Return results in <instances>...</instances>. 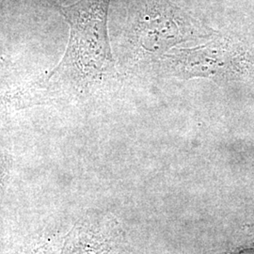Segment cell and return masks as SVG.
<instances>
[{"instance_id": "6da1fadb", "label": "cell", "mask_w": 254, "mask_h": 254, "mask_svg": "<svg viewBox=\"0 0 254 254\" xmlns=\"http://www.w3.org/2000/svg\"><path fill=\"white\" fill-rule=\"evenodd\" d=\"M109 4L110 0H78L59 7L70 36L60 63L41 75L52 100L63 92L89 90L116 73L108 33Z\"/></svg>"}, {"instance_id": "7a4b0ae2", "label": "cell", "mask_w": 254, "mask_h": 254, "mask_svg": "<svg viewBox=\"0 0 254 254\" xmlns=\"http://www.w3.org/2000/svg\"><path fill=\"white\" fill-rule=\"evenodd\" d=\"M51 99L41 76L16 89L0 93V120L22 109L45 105Z\"/></svg>"}, {"instance_id": "3957f363", "label": "cell", "mask_w": 254, "mask_h": 254, "mask_svg": "<svg viewBox=\"0 0 254 254\" xmlns=\"http://www.w3.org/2000/svg\"><path fill=\"white\" fill-rule=\"evenodd\" d=\"M222 55L223 52L218 47L206 46L194 50H184L181 54L175 56V59L177 63L182 64L178 66L187 76H210L225 64L224 57H220Z\"/></svg>"}, {"instance_id": "277c9868", "label": "cell", "mask_w": 254, "mask_h": 254, "mask_svg": "<svg viewBox=\"0 0 254 254\" xmlns=\"http://www.w3.org/2000/svg\"><path fill=\"white\" fill-rule=\"evenodd\" d=\"M8 59L3 49L0 47V74L3 72H6L7 67H8Z\"/></svg>"}]
</instances>
